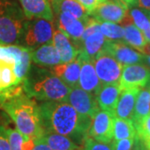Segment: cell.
Masks as SVG:
<instances>
[{
	"label": "cell",
	"instance_id": "obj_31",
	"mask_svg": "<svg viewBox=\"0 0 150 150\" xmlns=\"http://www.w3.org/2000/svg\"><path fill=\"white\" fill-rule=\"evenodd\" d=\"M6 133L9 141L11 150H24L26 139L16 129L6 126Z\"/></svg>",
	"mask_w": 150,
	"mask_h": 150
},
{
	"label": "cell",
	"instance_id": "obj_20",
	"mask_svg": "<svg viewBox=\"0 0 150 150\" xmlns=\"http://www.w3.org/2000/svg\"><path fill=\"white\" fill-rule=\"evenodd\" d=\"M53 44L58 50L62 64H67L74 60L79 54L77 46L71 43L69 38L67 37L59 29L54 30L53 35Z\"/></svg>",
	"mask_w": 150,
	"mask_h": 150
},
{
	"label": "cell",
	"instance_id": "obj_15",
	"mask_svg": "<svg viewBox=\"0 0 150 150\" xmlns=\"http://www.w3.org/2000/svg\"><path fill=\"white\" fill-rule=\"evenodd\" d=\"M27 19L43 18L54 21V13L49 0H19Z\"/></svg>",
	"mask_w": 150,
	"mask_h": 150
},
{
	"label": "cell",
	"instance_id": "obj_35",
	"mask_svg": "<svg viewBox=\"0 0 150 150\" xmlns=\"http://www.w3.org/2000/svg\"><path fill=\"white\" fill-rule=\"evenodd\" d=\"M0 150H11L5 125H0Z\"/></svg>",
	"mask_w": 150,
	"mask_h": 150
},
{
	"label": "cell",
	"instance_id": "obj_24",
	"mask_svg": "<svg viewBox=\"0 0 150 150\" xmlns=\"http://www.w3.org/2000/svg\"><path fill=\"white\" fill-rule=\"evenodd\" d=\"M150 114V89H141L137 97L132 121L134 125L139 123L141 120Z\"/></svg>",
	"mask_w": 150,
	"mask_h": 150
},
{
	"label": "cell",
	"instance_id": "obj_11",
	"mask_svg": "<svg viewBox=\"0 0 150 150\" xmlns=\"http://www.w3.org/2000/svg\"><path fill=\"white\" fill-rule=\"evenodd\" d=\"M129 8L121 0H108L97 7L90 13L100 23H121L127 15Z\"/></svg>",
	"mask_w": 150,
	"mask_h": 150
},
{
	"label": "cell",
	"instance_id": "obj_1",
	"mask_svg": "<svg viewBox=\"0 0 150 150\" xmlns=\"http://www.w3.org/2000/svg\"><path fill=\"white\" fill-rule=\"evenodd\" d=\"M38 106L44 133L64 135L79 146L84 143L93 118L78 112L68 102L44 101Z\"/></svg>",
	"mask_w": 150,
	"mask_h": 150
},
{
	"label": "cell",
	"instance_id": "obj_6",
	"mask_svg": "<svg viewBox=\"0 0 150 150\" xmlns=\"http://www.w3.org/2000/svg\"><path fill=\"white\" fill-rule=\"evenodd\" d=\"M0 60L13 65L18 79L23 82L31 66V49L19 45H0Z\"/></svg>",
	"mask_w": 150,
	"mask_h": 150
},
{
	"label": "cell",
	"instance_id": "obj_28",
	"mask_svg": "<svg viewBox=\"0 0 150 150\" xmlns=\"http://www.w3.org/2000/svg\"><path fill=\"white\" fill-rule=\"evenodd\" d=\"M100 32L106 39L113 41H121L124 36V28L115 23L103 22L100 23Z\"/></svg>",
	"mask_w": 150,
	"mask_h": 150
},
{
	"label": "cell",
	"instance_id": "obj_4",
	"mask_svg": "<svg viewBox=\"0 0 150 150\" xmlns=\"http://www.w3.org/2000/svg\"><path fill=\"white\" fill-rule=\"evenodd\" d=\"M27 18L14 0H0V45L22 43Z\"/></svg>",
	"mask_w": 150,
	"mask_h": 150
},
{
	"label": "cell",
	"instance_id": "obj_38",
	"mask_svg": "<svg viewBox=\"0 0 150 150\" xmlns=\"http://www.w3.org/2000/svg\"><path fill=\"white\" fill-rule=\"evenodd\" d=\"M137 5L144 10L150 11V0H139Z\"/></svg>",
	"mask_w": 150,
	"mask_h": 150
},
{
	"label": "cell",
	"instance_id": "obj_41",
	"mask_svg": "<svg viewBox=\"0 0 150 150\" xmlns=\"http://www.w3.org/2000/svg\"><path fill=\"white\" fill-rule=\"evenodd\" d=\"M143 33H144V36L147 43H150V25L149 27V28H148L147 30L144 31Z\"/></svg>",
	"mask_w": 150,
	"mask_h": 150
},
{
	"label": "cell",
	"instance_id": "obj_18",
	"mask_svg": "<svg viewBox=\"0 0 150 150\" xmlns=\"http://www.w3.org/2000/svg\"><path fill=\"white\" fill-rule=\"evenodd\" d=\"M140 90L141 88H139L121 90L113 116L116 118L132 120L136 99Z\"/></svg>",
	"mask_w": 150,
	"mask_h": 150
},
{
	"label": "cell",
	"instance_id": "obj_22",
	"mask_svg": "<svg viewBox=\"0 0 150 150\" xmlns=\"http://www.w3.org/2000/svg\"><path fill=\"white\" fill-rule=\"evenodd\" d=\"M51 4L55 14L68 13L84 22L90 18V14L75 0H51Z\"/></svg>",
	"mask_w": 150,
	"mask_h": 150
},
{
	"label": "cell",
	"instance_id": "obj_3",
	"mask_svg": "<svg viewBox=\"0 0 150 150\" xmlns=\"http://www.w3.org/2000/svg\"><path fill=\"white\" fill-rule=\"evenodd\" d=\"M24 91L29 97L40 101H64L70 88L52 71L39 67H31L23 80Z\"/></svg>",
	"mask_w": 150,
	"mask_h": 150
},
{
	"label": "cell",
	"instance_id": "obj_8",
	"mask_svg": "<svg viewBox=\"0 0 150 150\" xmlns=\"http://www.w3.org/2000/svg\"><path fill=\"white\" fill-rule=\"evenodd\" d=\"M150 83V69L146 65H123L119 87L121 90L144 88Z\"/></svg>",
	"mask_w": 150,
	"mask_h": 150
},
{
	"label": "cell",
	"instance_id": "obj_46",
	"mask_svg": "<svg viewBox=\"0 0 150 150\" xmlns=\"http://www.w3.org/2000/svg\"><path fill=\"white\" fill-rule=\"evenodd\" d=\"M107 1H108V0H107Z\"/></svg>",
	"mask_w": 150,
	"mask_h": 150
},
{
	"label": "cell",
	"instance_id": "obj_16",
	"mask_svg": "<svg viewBox=\"0 0 150 150\" xmlns=\"http://www.w3.org/2000/svg\"><path fill=\"white\" fill-rule=\"evenodd\" d=\"M81 69V60L77 57L72 62L60 64L53 67L52 72L70 88L79 86Z\"/></svg>",
	"mask_w": 150,
	"mask_h": 150
},
{
	"label": "cell",
	"instance_id": "obj_27",
	"mask_svg": "<svg viewBox=\"0 0 150 150\" xmlns=\"http://www.w3.org/2000/svg\"><path fill=\"white\" fill-rule=\"evenodd\" d=\"M20 83L15 75L13 66L0 60V90Z\"/></svg>",
	"mask_w": 150,
	"mask_h": 150
},
{
	"label": "cell",
	"instance_id": "obj_7",
	"mask_svg": "<svg viewBox=\"0 0 150 150\" xmlns=\"http://www.w3.org/2000/svg\"><path fill=\"white\" fill-rule=\"evenodd\" d=\"M93 64L102 86L119 83L123 65L111 55L100 52L93 59Z\"/></svg>",
	"mask_w": 150,
	"mask_h": 150
},
{
	"label": "cell",
	"instance_id": "obj_43",
	"mask_svg": "<svg viewBox=\"0 0 150 150\" xmlns=\"http://www.w3.org/2000/svg\"><path fill=\"white\" fill-rule=\"evenodd\" d=\"M147 61H148V63L150 64V56H147Z\"/></svg>",
	"mask_w": 150,
	"mask_h": 150
},
{
	"label": "cell",
	"instance_id": "obj_30",
	"mask_svg": "<svg viewBox=\"0 0 150 150\" xmlns=\"http://www.w3.org/2000/svg\"><path fill=\"white\" fill-rule=\"evenodd\" d=\"M134 127L138 137L143 141L146 148L150 150V114L146 116Z\"/></svg>",
	"mask_w": 150,
	"mask_h": 150
},
{
	"label": "cell",
	"instance_id": "obj_17",
	"mask_svg": "<svg viewBox=\"0 0 150 150\" xmlns=\"http://www.w3.org/2000/svg\"><path fill=\"white\" fill-rule=\"evenodd\" d=\"M120 93L121 89L118 83L102 86L95 95L99 108L114 115Z\"/></svg>",
	"mask_w": 150,
	"mask_h": 150
},
{
	"label": "cell",
	"instance_id": "obj_2",
	"mask_svg": "<svg viewBox=\"0 0 150 150\" xmlns=\"http://www.w3.org/2000/svg\"><path fill=\"white\" fill-rule=\"evenodd\" d=\"M1 108L8 113L17 130L26 139H39L44 134L39 106L24 89L7 98Z\"/></svg>",
	"mask_w": 150,
	"mask_h": 150
},
{
	"label": "cell",
	"instance_id": "obj_32",
	"mask_svg": "<svg viewBox=\"0 0 150 150\" xmlns=\"http://www.w3.org/2000/svg\"><path fill=\"white\" fill-rule=\"evenodd\" d=\"M84 150H114L112 141L111 143H102L88 137L83 143Z\"/></svg>",
	"mask_w": 150,
	"mask_h": 150
},
{
	"label": "cell",
	"instance_id": "obj_5",
	"mask_svg": "<svg viewBox=\"0 0 150 150\" xmlns=\"http://www.w3.org/2000/svg\"><path fill=\"white\" fill-rule=\"evenodd\" d=\"M53 23L43 18H31L25 22L22 43L30 49L47 43H53Z\"/></svg>",
	"mask_w": 150,
	"mask_h": 150
},
{
	"label": "cell",
	"instance_id": "obj_37",
	"mask_svg": "<svg viewBox=\"0 0 150 150\" xmlns=\"http://www.w3.org/2000/svg\"><path fill=\"white\" fill-rule=\"evenodd\" d=\"M132 150H149L144 144L143 143V141L140 139L138 137V135L136 134L135 138H134V147H133V149Z\"/></svg>",
	"mask_w": 150,
	"mask_h": 150
},
{
	"label": "cell",
	"instance_id": "obj_14",
	"mask_svg": "<svg viewBox=\"0 0 150 150\" xmlns=\"http://www.w3.org/2000/svg\"><path fill=\"white\" fill-rule=\"evenodd\" d=\"M56 16L58 29L75 42H79L88 22L77 18L68 13H60Z\"/></svg>",
	"mask_w": 150,
	"mask_h": 150
},
{
	"label": "cell",
	"instance_id": "obj_21",
	"mask_svg": "<svg viewBox=\"0 0 150 150\" xmlns=\"http://www.w3.org/2000/svg\"><path fill=\"white\" fill-rule=\"evenodd\" d=\"M105 42L106 38L102 33L100 31L94 33L81 42L80 45L78 47L79 54L93 60L97 55L103 51Z\"/></svg>",
	"mask_w": 150,
	"mask_h": 150
},
{
	"label": "cell",
	"instance_id": "obj_12",
	"mask_svg": "<svg viewBox=\"0 0 150 150\" xmlns=\"http://www.w3.org/2000/svg\"><path fill=\"white\" fill-rule=\"evenodd\" d=\"M113 115L110 112L99 110L93 118L88 130V137L98 142L111 143L112 141Z\"/></svg>",
	"mask_w": 150,
	"mask_h": 150
},
{
	"label": "cell",
	"instance_id": "obj_26",
	"mask_svg": "<svg viewBox=\"0 0 150 150\" xmlns=\"http://www.w3.org/2000/svg\"><path fill=\"white\" fill-rule=\"evenodd\" d=\"M124 28V42L136 48L141 52L145 45L147 44V41L145 39L143 32L139 28L136 27L134 23L126 25L123 27Z\"/></svg>",
	"mask_w": 150,
	"mask_h": 150
},
{
	"label": "cell",
	"instance_id": "obj_36",
	"mask_svg": "<svg viewBox=\"0 0 150 150\" xmlns=\"http://www.w3.org/2000/svg\"><path fill=\"white\" fill-rule=\"evenodd\" d=\"M31 150H52L49 147H48L47 144L43 141V140L41 139H39L35 140V142H34V145H33V147L32 148V149Z\"/></svg>",
	"mask_w": 150,
	"mask_h": 150
},
{
	"label": "cell",
	"instance_id": "obj_9",
	"mask_svg": "<svg viewBox=\"0 0 150 150\" xmlns=\"http://www.w3.org/2000/svg\"><path fill=\"white\" fill-rule=\"evenodd\" d=\"M67 102L74 108L78 112L92 118L99 111L96 96L82 89L79 86L71 88Z\"/></svg>",
	"mask_w": 150,
	"mask_h": 150
},
{
	"label": "cell",
	"instance_id": "obj_34",
	"mask_svg": "<svg viewBox=\"0 0 150 150\" xmlns=\"http://www.w3.org/2000/svg\"><path fill=\"white\" fill-rule=\"evenodd\" d=\"M75 1L78 2L90 14L98 6L106 2L107 0H75Z\"/></svg>",
	"mask_w": 150,
	"mask_h": 150
},
{
	"label": "cell",
	"instance_id": "obj_19",
	"mask_svg": "<svg viewBox=\"0 0 150 150\" xmlns=\"http://www.w3.org/2000/svg\"><path fill=\"white\" fill-rule=\"evenodd\" d=\"M31 50V60L37 65L54 67L62 64L60 55L53 43L43 44L39 48Z\"/></svg>",
	"mask_w": 150,
	"mask_h": 150
},
{
	"label": "cell",
	"instance_id": "obj_25",
	"mask_svg": "<svg viewBox=\"0 0 150 150\" xmlns=\"http://www.w3.org/2000/svg\"><path fill=\"white\" fill-rule=\"evenodd\" d=\"M136 134H137L136 129L132 120L113 117V120H112L113 140L134 139Z\"/></svg>",
	"mask_w": 150,
	"mask_h": 150
},
{
	"label": "cell",
	"instance_id": "obj_39",
	"mask_svg": "<svg viewBox=\"0 0 150 150\" xmlns=\"http://www.w3.org/2000/svg\"><path fill=\"white\" fill-rule=\"evenodd\" d=\"M122 2H123L126 5L128 6V8H133L134 6H136L138 4V1L139 0H121Z\"/></svg>",
	"mask_w": 150,
	"mask_h": 150
},
{
	"label": "cell",
	"instance_id": "obj_40",
	"mask_svg": "<svg viewBox=\"0 0 150 150\" xmlns=\"http://www.w3.org/2000/svg\"><path fill=\"white\" fill-rule=\"evenodd\" d=\"M144 55H145L146 57L147 56H150V43H147V44L145 45L144 48H143V50L141 51Z\"/></svg>",
	"mask_w": 150,
	"mask_h": 150
},
{
	"label": "cell",
	"instance_id": "obj_42",
	"mask_svg": "<svg viewBox=\"0 0 150 150\" xmlns=\"http://www.w3.org/2000/svg\"><path fill=\"white\" fill-rule=\"evenodd\" d=\"M4 102V98L2 96V93H1V91H0V108H2V105H3Z\"/></svg>",
	"mask_w": 150,
	"mask_h": 150
},
{
	"label": "cell",
	"instance_id": "obj_45",
	"mask_svg": "<svg viewBox=\"0 0 150 150\" xmlns=\"http://www.w3.org/2000/svg\"><path fill=\"white\" fill-rule=\"evenodd\" d=\"M149 89H150V85H149Z\"/></svg>",
	"mask_w": 150,
	"mask_h": 150
},
{
	"label": "cell",
	"instance_id": "obj_23",
	"mask_svg": "<svg viewBox=\"0 0 150 150\" xmlns=\"http://www.w3.org/2000/svg\"><path fill=\"white\" fill-rule=\"evenodd\" d=\"M41 139L52 150H79V146L64 135L54 133H44Z\"/></svg>",
	"mask_w": 150,
	"mask_h": 150
},
{
	"label": "cell",
	"instance_id": "obj_33",
	"mask_svg": "<svg viewBox=\"0 0 150 150\" xmlns=\"http://www.w3.org/2000/svg\"><path fill=\"white\" fill-rule=\"evenodd\" d=\"M112 144L114 150H132L134 147V139L113 140Z\"/></svg>",
	"mask_w": 150,
	"mask_h": 150
},
{
	"label": "cell",
	"instance_id": "obj_13",
	"mask_svg": "<svg viewBox=\"0 0 150 150\" xmlns=\"http://www.w3.org/2000/svg\"><path fill=\"white\" fill-rule=\"evenodd\" d=\"M78 57L81 60L79 87L85 91L96 95L97 93L101 88L102 84L94 69L93 60L85 58L80 54H78Z\"/></svg>",
	"mask_w": 150,
	"mask_h": 150
},
{
	"label": "cell",
	"instance_id": "obj_29",
	"mask_svg": "<svg viewBox=\"0 0 150 150\" xmlns=\"http://www.w3.org/2000/svg\"><path fill=\"white\" fill-rule=\"evenodd\" d=\"M128 15L130 17L131 20L134 25L139 28L142 32L147 30L150 25V18L148 16L147 11L142 8H133L128 11Z\"/></svg>",
	"mask_w": 150,
	"mask_h": 150
},
{
	"label": "cell",
	"instance_id": "obj_10",
	"mask_svg": "<svg viewBox=\"0 0 150 150\" xmlns=\"http://www.w3.org/2000/svg\"><path fill=\"white\" fill-rule=\"evenodd\" d=\"M103 52L111 55L123 65H130L139 64L144 61L146 56L135 51L133 48H130L125 42L113 41L106 39Z\"/></svg>",
	"mask_w": 150,
	"mask_h": 150
},
{
	"label": "cell",
	"instance_id": "obj_44",
	"mask_svg": "<svg viewBox=\"0 0 150 150\" xmlns=\"http://www.w3.org/2000/svg\"><path fill=\"white\" fill-rule=\"evenodd\" d=\"M147 13H148V16L150 18V11H147Z\"/></svg>",
	"mask_w": 150,
	"mask_h": 150
}]
</instances>
